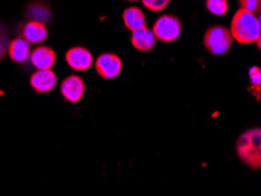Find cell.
Listing matches in <instances>:
<instances>
[{"mask_svg":"<svg viewBox=\"0 0 261 196\" xmlns=\"http://www.w3.org/2000/svg\"><path fill=\"white\" fill-rule=\"evenodd\" d=\"M141 2L146 9L154 11V12L164 10L170 4V0H141Z\"/></svg>","mask_w":261,"mask_h":196,"instance_id":"obj_17","label":"cell"},{"mask_svg":"<svg viewBox=\"0 0 261 196\" xmlns=\"http://www.w3.org/2000/svg\"><path fill=\"white\" fill-rule=\"evenodd\" d=\"M256 46H258V48L260 49V51H261V34H260V36H259V38H258V39H256Z\"/></svg>","mask_w":261,"mask_h":196,"instance_id":"obj_19","label":"cell"},{"mask_svg":"<svg viewBox=\"0 0 261 196\" xmlns=\"http://www.w3.org/2000/svg\"><path fill=\"white\" fill-rule=\"evenodd\" d=\"M128 2H137V0H128Z\"/></svg>","mask_w":261,"mask_h":196,"instance_id":"obj_21","label":"cell"},{"mask_svg":"<svg viewBox=\"0 0 261 196\" xmlns=\"http://www.w3.org/2000/svg\"><path fill=\"white\" fill-rule=\"evenodd\" d=\"M231 34L239 44L248 45L255 42L261 34L258 18L254 13L241 7L233 15L231 21Z\"/></svg>","mask_w":261,"mask_h":196,"instance_id":"obj_1","label":"cell"},{"mask_svg":"<svg viewBox=\"0 0 261 196\" xmlns=\"http://www.w3.org/2000/svg\"><path fill=\"white\" fill-rule=\"evenodd\" d=\"M57 79L56 73L52 70H38L31 75L30 83L37 93H48L56 87Z\"/></svg>","mask_w":261,"mask_h":196,"instance_id":"obj_8","label":"cell"},{"mask_svg":"<svg viewBox=\"0 0 261 196\" xmlns=\"http://www.w3.org/2000/svg\"><path fill=\"white\" fill-rule=\"evenodd\" d=\"M237 154L252 169L261 168V128L255 127L244 132L236 145Z\"/></svg>","mask_w":261,"mask_h":196,"instance_id":"obj_2","label":"cell"},{"mask_svg":"<svg viewBox=\"0 0 261 196\" xmlns=\"http://www.w3.org/2000/svg\"><path fill=\"white\" fill-rule=\"evenodd\" d=\"M30 45V42L26 41L22 37L15 38L12 41H10L9 49H7L10 59L18 64H22L28 61L31 55Z\"/></svg>","mask_w":261,"mask_h":196,"instance_id":"obj_12","label":"cell"},{"mask_svg":"<svg viewBox=\"0 0 261 196\" xmlns=\"http://www.w3.org/2000/svg\"><path fill=\"white\" fill-rule=\"evenodd\" d=\"M60 92L65 100L70 102H79L85 93V83L76 75L67 76L60 85Z\"/></svg>","mask_w":261,"mask_h":196,"instance_id":"obj_7","label":"cell"},{"mask_svg":"<svg viewBox=\"0 0 261 196\" xmlns=\"http://www.w3.org/2000/svg\"><path fill=\"white\" fill-rule=\"evenodd\" d=\"M248 75L249 81H251V86H249L248 91L258 101H261V68L256 66L251 67Z\"/></svg>","mask_w":261,"mask_h":196,"instance_id":"obj_14","label":"cell"},{"mask_svg":"<svg viewBox=\"0 0 261 196\" xmlns=\"http://www.w3.org/2000/svg\"><path fill=\"white\" fill-rule=\"evenodd\" d=\"M122 19H124V24L126 29L129 31H136L138 29L146 26L145 14L139 7H128L122 13Z\"/></svg>","mask_w":261,"mask_h":196,"instance_id":"obj_13","label":"cell"},{"mask_svg":"<svg viewBox=\"0 0 261 196\" xmlns=\"http://www.w3.org/2000/svg\"><path fill=\"white\" fill-rule=\"evenodd\" d=\"M95 71L103 79H114L122 70L121 59L113 53H103L99 55L94 64Z\"/></svg>","mask_w":261,"mask_h":196,"instance_id":"obj_5","label":"cell"},{"mask_svg":"<svg viewBox=\"0 0 261 196\" xmlns=\"http://www.w3.org/2000/svg\"><path fill=\"white\" fill-rule=\"evenodd\" d=\"M258 18V21H259V25H260V30H261V12L259 13V17H256Z\"/></svg>","mask_w":261,"mask_h":196,"instance_id":"obj_20","label":"cell"},{"mask_svg":"<svg viewBox=\"0 0 261 196\" xmlns=\"http://www.w3.org/2000/svg\"><path fill=\"white\" fill-rule=\"evenodd\" d=\"M240 6L252 13L261 12V0H239Z\"/></svg>","mask_w":261,"mask_h":196,"instance_id":"obj_18","label":"cell"},{"mask_svg":"<svg viewBox=\"0 0 261 196\" xmlns=\"http://www.w3.org/2000/svg\"><path fill=\"white\" fill-rule=\"evenodd\" d=\"M155 40L156 38L153 31L147 29L146 26L133 31L132 36H130V42H132L133 47L141 52L151 51L154 47Z\"/></svg>","mask_w":261,"mask_h":196,"instance_id":"obj_10","label":"cell"},{"mask_svg":"<svg viewBox=\"0 0 261 196\" xmlns=\"http://www.w3.org/2000/svg\"><path fill=\"white\" fill-rule=\"evenodd\" d=\"M233 42L231 31L224 26L216 25L206 31L203 37V46L214 55H221L228 52Z\"/></svg>","mask_w":261,"mask_h":196,"instance_id":"obj_3","label":"cell"},{"mask_svg":"<svg viewBox=\"0 0 261 196\" xmlns=\"http://www.w3.org/2000/svg\"><path fill=\"white\" fill-rule=\"evenodd\" d=\"M206 7L211 13L224 15L228 10L227 0H206Z\"/></svg>","mask_w":261,"mask_h":196,"instance_id":"obj_15","label":"cell"},{"mask_svg":"<svg viewBox=\"0 0 261 196\" xmlns=\"http://www.w3.org/2000/svg\"><path fill=\"white\" fill-rule=\"evenodd\" d=\"M65 59L73 71H87L93 63L91 52L80 46L68 49L65 54Z\"/></svg>","mask_w":261,"mask_h":196,"instance_id":"obj_6","label":"cell"},{"mask_svg":"<svg viewBox=\"0 0 261 196\" xmlns=\"http://www.w3.org/2000/svg\"><path fill=\"white\" fill-rule=\"evenodd\" d=\"M30 60L37 70H51L56 64L57 55L51 47L38 46L31 52Z\"/></svg>","mask_w":261,"mask_h":196,"instance_id":"obj_9","label":"cell"},{"mask_svg":"<svg viewBox=\"0 0 261 196\" xmlns=\"http://www.w3.org/2000/svg\"><path fill=\"white\" fill-rule=\"evenodd\" d=\"M9 45V32H7L6 26L0 22V60H2L7 53Z\"/></svg>","mask_w":261,"mask_h":196,"instance_id":"obj_16","label":"cell"},{"mask_svg":"<svg viewBox=\"0 0 261 196\" xmlns=\"http://www.w3.org/2000/svg\"><path fill=\"white\" fill-rule=\"evenodd\" d=\"M21 36L30 44H41L47 38V30H46L44 22L31 20L22 27Z\"/></svg>","mask_w":261,"mask_h":196,"instance_id":"obj_11","label":"cell"},{"mask_svg":"<svg viewBox=\"0 0 261 196\" xmlns=\"http://www.w3.org/2000/svg\"><path fill=\"white\" fill-rule=\"evenodd\" d=\"M153 33L156 39L163 42L176 40L181 33L180 20L173 14H164L153 25Z\"/></svg>","mask_w":261,"mask_h":196,"instance_id":"obj_4","label":"cell"}]
</instances>
